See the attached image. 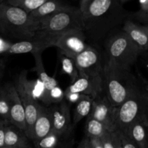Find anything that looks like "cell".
<instances>
[{
	"instance_id": "obj_10",
	"label": "cell",
	"mask_w": 148,
	"mask_h": 148,
	"mask_svg": "<svg viewBox=\"0 0 148 148\" xmlns=\"http://www.w3.org/2000/svg\"><path fill=\"white\" fill-rule=\"evenodd\" d=\"M116 108L102 92L92 99V109L88 116L102 123L109 132H114L116 130Z\"/></svg>"
},
{
	"instance_id": "obj_33",
	"label": "cell",
	"mask_w": 148,
	"mask_h": 148,
	"mask_svg": "<svg viewBox=\"0 0 148 148\" xmlns=\"http://www.w3.org/2000/svg\"><path fill=\"white\" fill-rule=\"evenodd\" d=\"M112 134V140L113 143H114V148H123L122 143H121V138H120L119 132L118 130H115V131L111 132Z\"/></svg>"
},
{
	"instance_id": "obj_19",
	"label": "cell",
	"mask_w": 148,
	"mask_h": 148,
	"mask_svg": "<svg viewBox=\"0 0 148 148\" xmlns=\"http://www.w3.org/2000/svg\"><path fill=\"white\" fill-rule=\"evenodd\" d=\"M29 144L25 132L16 126L7 124L4 135V146L10 147H22Z\"/></svg>"
},
{
	"instance_id": "obj_30",
	"label": "cell",
	"mask_w": 148,
	"mask_h": 148,
	"mask_svg": "<svg viewBox=\"0 0 148 148\" xmlns=\"http://www.w3.org/2000/svg\"><path fill=\"white\" fill-rule=\"evenodd\" d=\"M111 132H107L103 136L100 138L103 148H114Z\"/></svg>"
},
{
	"instance_id": "obj_26",
	"label": "cell",
	"mask_w": 148,
	"mask_h": 148,
	"mask_svg": "<svg viewBox=\"0 0 148 148\" xmlns=\"http://www.w3.org/2000/svg\"><path fill=\"white\" fill-rule=\"evenodd\" d=\"M0 119L9 121L10 105L8 96L4 86H0Z\"/></svg>"
},
{
	"instance_id": "obj_43",
	"label": "cell",
	"mask_w": 148,
	"mask_h": 148,
	"mask_svg": "<svg viewBox=\"0 0 148 148\" xmlns=\"http://www.w3.org/2000/svg\"><path fill=\"white\" fill-rule=\"evenodd\" d=\"M4 1H5V0H0V4H1V3H3V2H4Z\"/></svg>"
},
{
	"instance_id": "obj_3",
	"label": "cell",
	"mask_w": 148,
	"mask_h": 148,
	"mask_svg": "<svg viewBox=\"0 0 148 148\" xmlns=\"http://www.w3.org/2000/svg\"><path fill=\"white\" fill-rule=\"evenodd\" d=\"M73 30H84L82 15L79 8L69 6L39 21L35 38L42 40L51 47L58 36Z\"/></svg>"
},
{
	"instance_id": "obj_28",
	"label": "cell",
	"mask_w": 148,
	"mask_h": 148,
	"mask_svg": "<svg viewBox=\"0 0 148 148\" xmlns=\"http://www.w3.org/2000/svg\"><path fill=\"white\" fill-rule=\"evenodd\" d=\"M131 17L143 25H148V8L145 10H138L132 14Z\"/></svg>"
},
{
	"instance_id": "obj_18",
	"label": "cell",
	"mask_w": 148,
	"mask_h": 148,
	"mask_svg": "<svg viewBox=\"0 0 148 148\" xmlns=\"http://www.w3.org/2000/svg\"><path fill=\"white\" fill-rule=\"evenodd\" d=\"M125 134L138 148H148V122L136 121L133 123Z\"/></svg>"
},
{
	"instance_id": "obj_20",
	"label": "cell",
	"mask_w": 148,
	"mask_h": 148,
	"mask_svg": "<svg viewBox=\"0 0 148 148\" xmlns=\"http://www.w3.org/2000/svg\"><path fill=\"white\" fill-rule=\"evenodd\" d=\"M69 6L61 0H48L29 14L33 20L39 22Z\"/></svg>"
},
{
	"instance_id": "obj_23",
	"label": "cell",
	"mask_w": 148,
	"mask_h": 148,
	"mask_svg": "<svg viewBox=\"0 0 148 148\" xmlns=\"http://www.w3.org/2000/svg\"><path fill=\"white\" fill-rule=\"evenodd\" d=\"M48 0H5L3 3L18 7L30 14Z\"/></svg>"
},
{
	"instance_id": "obj_36",
	"label": "cell",
	"mask_w": 148,
	"mask_h": 148,
	"mask_svg": "<svg viewBox=\"0 0 148 148\" xmlns=\"http://www.w3.org/2000/svg\"><path fill=\"white\" fill-rule=\"evenodd\" d=\"M92 1V0H80V1H79V10H80L81 12H83L85 11V9L87 8V7L89 5V4Z\"/></svg>"
},
{
	"instance_id": "obj_32",
	"label": "cell",
	"mask_w": 148,
	"mask_h": 148,
	"mask_svg": "<svg viewBox=\"0 0 148 148\" xmlns=\"http://www.w3.org/2000/svg\"><path fill=\"white\" fill-rule=\"evenodd\" d=\"M9 121L0 119V147L4 146V135H5V130Z\"/></svg>"
},
{
	"instance_id": "obj_5",
	"label": "cell",
	"mask_w": 148,
	"mask_h": 148,
	"mask_svg": "<svg viewBox=\"0 0 148 148\" xmlns=\"http://www.w3.org/2000/svg\"><path fill=\"white\" fill-rule=\"evenodd\" d=\"M136 121L148 122V92L140 84L116 108V130L126 134L130 125Z\"/></svg>"
},
{
	"instance_id": "obj_8",
	"label": "cell",
	"mask_w": 148,
	"mask_h": 148,
	"mask_svg": "<svg viewBox=\"0 0 148 148\" xmlns=\"http://www.w3.org/2000/svg\"><path fill=\"white\" fill-rule=\"evenodd\" d=\"M89 46L85 32L82 30H73L63 33L53 42V46L58 48L59 53L72 59Z\"/></svg>"
},
{
	"instance_id": "obj_13",
	"label": "cell",
	"mask_w": 148,
	"mask_h": 148,
	"mask_svg": "<svg viewBox=\"0 0 148 148\" xmlns=\"http://www.w3.org/2000/svg\"><path fill=\"white\" fill-rule=\"evenodd\" d=\"M65 92H77L88 95L93 99L103 92L102 76H79L66 88Z\"/></svg>"
},
{
	"instance_id": "obj_29",
	"label": "cell",
	"mask_w": 148,
	"mask_h": 148,
	"mask_svg": "<svg viewBox=\"0 0 148 148\" xmlns=\"http://www.w3.org/2000/svg\"><path fill=\"white\" fill-rule=\"evenodd\" d=\"M88 97V95H82L80 93L77 92H69L64 91V98L66 99V102L69 103H77L79 101L82 100L83 98Z\"/></svg>"
},
{
	"instance_id": "obj_25",
	"label": "cell",
	"mask_w": 148,
	"mask_h": 148,
	"mask_svg": "<svg viewBox=\"0 0 148 148\" xmlns=\"http://www.w3.org/2000/svg\"><path fill=\"white\" fill-rule=\"evenodd\" d=\"M62 138L63 137L52 132L43 138L33 143V148H59Z\"/></svg>"
},
{
	"instance_id": "obj_9",
	"label": "cell",
	"mask_w": 148,
	"mask_h": 148,
	"mask_svg": "<svg viewBox=\"0 0 148 148\" xmlns=\"http://www.w3.org/2000/svg\"><path fill=\"white\" fill-rule=\"evenodd\" d=\"M79 76H101L105 60H103L100 52L93 46H89L75 58Z\"/></svg>"
},
{
	"instance_id": "obj_34",
	"label": "cell",
	"mask_w": 148,
	"mask_h": 148,
	"mask_svg": "<svg viewBox=\"0 0 148 148\" xmlns=\"http://www.w3.org/2000/svg\"><path fill=\"white\" fill-rule=\"evenodd\" d=\"M89 143L90 148H103L101 140L98 138H89Z\"/></svg>"
},
{
	"instance_id": "obj_27",
	"label": "cell",
	"mask_w": 148,
	"mask_h": 148,
	"mask_svg": "<svg viewBox=\"0 0 148 148\" xmlns=\"http://www.w3.org/2000/svg\"><path fill=\"white\" fill-rule=\"evenodd\" d=\"M64 98V91L59 86L55 87L51 90L49 94V102L50 104H56L62 102Z\"/></svg>"
},
{
	"instance_id": "obj_15",
	"label": "cell",
	"mask_w": 148,
	"mask_h": 148,
	"mask_svg": "<svg viewBox=\"0 0 148 148\" xmlns=\"http://www.w3.org/2000/svg\"><path fill=\"white\" fill-rule=\"evenodd\" d=\"M33 55L35 59L34 70L37 74L39 81L43 84V89H44L43 95L40 100L46 105H49L50 104V102H49L50 92L55 87L59 86V84L55 78L49 76L45 70L41 58V52H36V53H33Z\"/></svg>"
},
{
	"instance_id": "obj_17",
	"label": "cell",
	"mask_w": 148,
	"mask_h": 148,
	"mask_svg": "<svg viewBox=\"0 0 148 148\" xmlns=\"http://www.w3.org/2000/svg\"><path fill=\"white\" fill-rule=\"evenodd\" d=\"M49 46L42 40L37 38L32 40H20L14 43L7 45L4 50V53L9 54H20V53H31L32 54L36 52H41Z\"/></svg>"
},
{
	"instance_id": "obj_22",
	"label": "cell",
	"mask_w": 148,
	"mask_h": 148,
	"mask_svg": "<svg viewBox=\"0 0 148 148\" xmlns=\"http://www.w3.org/2000/svg\"><path fill=\"white\" fill-rule=\"evenodd\" d=\"M92 98L90 96L83 98L76 103L74 111V124H77L85 117H88L90 115L92 109Z\"/></svg>"
},
{
	"instance_id": "obj_31",
	"label": "cell",
	"mask_w": 148,
	"mask_h": 148,
	"mask_svg": "<svg viewBox=\"0 0 148 148\" xmlns=\"http://www.w3.org/2000/svg\"><path fill=\"white\" fill-rule=\"evenodd\" d=\"M119 132L120 138H121L123 148H138L137 147V145L130 140V137L127 134L120 131H119Z\"/></svg>"
},
{
	"instance_id": "obj_11",
	"label": "cell",
	"mask_w": 148,
	"mask_h": 148,
	"mask_svg": "<svg viewBox=\"0 0 148 148\" xmlns=\"http://www.w3.org/2000/svg\"><path fill=\"white\" fill-rule=\"evenodd\" d=\"M69 103L62 101L50 107L52 121V132L60 137L68 135L72 129L70 107Z\"/></svg>"
},
{
	"instance_id": "obj_4",
	"label": "cell",
	"mask_w": 148,
	"mask_h": 148,
	"mask_svg": "<svg viewBox=\"0 0 148 148\" xmlns=\"http://www.w3.org/2000/svg\"><path fill=\"white\" fill-rule=\"evenodd\" d=\"M39 22L18 7L5 3L0 4V33L8 38L20 40H32L36 36Z\"/></svg>"
},
{
	"instance_id": "obj_21",
	"label": "cell",
	"mask_w": 148,
	"mask_h": 148,
	"mask_svg": "<svg viewBox=\"0 0 148 148\" xmlns=\"http://www.w3.org/2000/svg\"><path fill=\"white\" fill-rule=\"evenodd\" d=\"M107 132H109L104 124L88 116L85 124V136L88 138L100 139Z\"/></svg>"
},
{
	"instance_id": "obj_24",
	"label": "cell",
	"mask_w": 148,
	"mask_h": 148,
	"mask_svg": "<svg viewBox=\"0 0 148 148\" xmlns=\"http://www.w3.org/2000/svg\"><path fill=\"white\" fill-rule=\"evenodd\" d=\"M59 59H60L62 70L63 73L66 74L70 77L72 82L76 80L77 78L79 77V72L77 69L74 59L60 53Z\"/></svg>"
},
{
	"instance_id": "obj_6",
	"label": "cell",
	"mask_w": 148,
	"mask_h": 148,
	"mask_svg": "<svg viewBox=\"0 0 148 148\" xmlns=\"http://www.w3.org/2000/svg\"><path fill=\"white\" fill-rule=\"evenodd\" d=\"M105 49L106 60L127 69H131L142 53L138 46L122 30H115L106 38Z\"/></svg>"
},
{
	"instance_id": "obj_35",
	"label": "cell",
	"mask_w": 148,
	"mask_h": 148,
	"mask_svg": "<svg viewBox=\"0 0 148 148\" xmlns=\"http://www.w3.org/2000/svg\"><path fill=\"white\" fill-rule=\"evenodd\" d=\"M77 148H90L89 143V138L87 137L86 136L83 137L80 143H79Z\"/></svg>"
},
{
	"instance_id": "obj_7",
	"label": "cell",
	"mask_w": 148,
	"mask_h": 148,
	"mask_svg": "<svg viewBox=\"0 0 148 148\" xmlns=\"http://www.w3.org/2000/svg\"><path fill=\"white\" fill-rule=\"evenodd\" d=\"M14 85L24 107L26 120L25 134L30 140L33 126L41 105L36 101L33 92V82L27 79V74L25 70L19 74L14 81Z\"/></svg>"
},
{
	"instance_id": "obj_39",
	"label": "cell",
	"mask_w": 148,
	"mask_h": 148,
	"mask_svg": "<svg viewBox=\"0 0 148 148\" xmlns=\"http://www.w3.org/2000/svg\"><path fill=\"white\" fill-rule=\"evenodd\" d=\"M144 87H145V89H146V90H147V92H148V82H145V85H144Z\"/></svg>"
},
{
	"instance_id": "obj_16",
	"label": "cell",
	"mask_w": 148,
	"mask_h": 148,
	"mask_svg": "<svg viewBox=\"0 0 148 148\" xmlns=\"http://www.w3.org/2000/svg\"><path fill=\"white\" fill-rule=\"evenodd\" d=\"M51 132H52V121L50 107L41 106L33 126L30 140L33 143L45 137Z\"/></svg>"
},
{
	"instance_id": "obj_2",
	"label": "cell",
	"mask_w": 148,
	"mask_h": 148,
	"mask_svg": "<svg viewBox=\"0 0 148 148\" xmlns=\"http://www.w3.org/2000/svg\"><path fill=\"white\" fill-rule=\"evenodd\" d=\"M101 76L103 92L116 108L121 106L140 85L131 69L120 67L106 59Z\"/></svg>"
},
{
	"instance_id": "obj_38",
	"label": "cell",
	"mask_w": 148,
	"mask_h": 148,
	"mask_svg": "<svg viewBox=\"0 0 148 148\" xmlns=\"http://www.w3.org/2000/svg\"><path fill=\"white\" fill-rule=\"evenodd\" d=\"M140 10H145L148 8V0H140Z\"/></svg>"
},
{
	"instance_id": "obj_1",
	"label": "cell",
	"mask_w": 148,
	"mask_h": 148,
	"mask_svg": "<svg viewBox=\"0 0 148 148\" xmlns=\"http://www.w3.org/2000/svg\"><path fill=\"white\" fill-rule=\"evenodd\" d=\"M82 15L86 38L95 43L106 40L128 18L120 0H92Z\"/></svg>"
},
{
	"instance_id": "obj_12",
	"label": "cell",
	"mask_w": 148,
	"mask_h": 148,
	"mask_svg": "<svg viewBox=\"0 0 148 148\" xmlns=\"http://www.w3.org/2000/svg\"><path fill=\"white\" fill-rule=\"evenodd\" d=\"M7 91L10 105V119L9 122L26 132L25 113L14 84L7 83L4 85Z\"/></svg>"
},
{
	"instance_id": "obj_41",
	"label": "cell",
	"mask_w": 148,
	"mask_h": 148,
	"mask_svg": "<svg viewBox=\"0 0 148 148\" xmlns=\"http://www.w3.org/2000/svg\"><path fill=\"white\" fill-rule=\"evenodd\" d=\"M120 1H121V3H122V4H124V3L127 2V1H130V0H120Z\"/></svg>"
},
{
	"instance_id": "obj_37",
	"label": "cell",
	"mask_w": 148,
	"mask_h": 148,
	"mask_svg": "<svg viewBox=\"0 0 148 148\" xmlns=\"http://www.w3.org/2000/svg\"><path fill=\"white\" fill-rule=\"evenodd\" d=\"M5 68H6L5 61L2 59H0V80L1 79L2 77L4 76Z\"/></svg>"
},
{
	"instance_id": "obj_40",
	"label": "cell",
	"mask_w": 148,
	"mask_h": 148,
	"mask_svg": "<svg viewBox=\"0 0 148 148\" xmlns=\"http://www.w3.org/2000/svg\"><path fill=\"white\" fill-rule=\"evenodd\" d=\"M21 148H33V147H32L30 145H26V146H24V147H21Z\"/></svg>"
},
{
	"instance_id": "obj_14",
	"label": "cell",
	"mask_w": 148,
	"mask_h": 148,
	"mask_svg": "<svg viewBox=\"0 0 148 148\" xmlns=\"http://www.w3.org/2000/svg\"><path fill=\"white\" fill-rule=\"evenodd\" d=\"M121 30L125 32L131 40L137 45L141 52L148 51V25L136 23L127 18L122 25Z\"/></svg>"
},
{
	"instance_id": "obj_42",
	"label": "cell",
	"mask_w": 148,
	"mask_h": 148,
	"mask_svg": "<svg viewBox=\"0 0 148 148\" xmlns=\"http://www.w3.org/2000/svg\"><path fill=\"white\" fill-rule=\"evenodd\" d=\"M0 148H21V147H6V146H4V147H0Z\"/></svg>"
}]
</instances>
